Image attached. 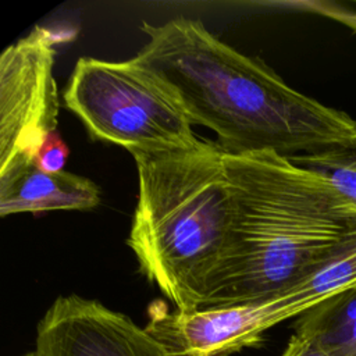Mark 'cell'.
I'll use <instances>...</instances> for the list:
<instances>
[{
	"instance_id": "9",
	"label": "cell",
	"mask_w": 356,
	"mask_h": 356,
	"mask_svg": "<svg viewBox=\"0 0 356 356\" xmlns=\"http://www.w3.org/2000/svg\"><path fill=\"white\" fill-rule=\"evenodd\" d=\"M295 334L310 339L328 356H356V286L299 316Z\"/></svg>"
},
{
	"instance_id": "2",
	"label": "cell",
	"mask_w": 356,
	"mask_h": 356,
	"mask_svg": "<svg viewBox=\"0 0 356 356\" xmlns=\"http://www.w3.org/2000/svg\"><path fill=\"white\" fill-rule=\"evenodd\" d=\"M227 163L231 248L202 309L275 298L356 236V204L320 172L268 150L227 153Z\"/></svg>"
},
{
	"instance_id": "11",
	"label": "cell",
	"mask_w": 356,
	"mask_h": 356,
	"mask_svg": "<svg viewBox=\"0 0 356 356\" xmlns=\"http://www.w3.org/2000/svg\"><path fill=\"white\" fill-rule=\"evenodd\" d=\"M70 149L60 136L58 131L51 132L40 146L33 164L43 172H60L64 171Z\"/></svg>"
},
{
	"instance_id": "8",
	"label": "cell",
	"mask_w": 356,
	"mask_h": 356,
	"mask_svg": "<svg viewBox=\"0 0 356 356\" xmlns=\"http://www.w3.org/2000/svg\"><path fill=\"white\" fill-rule=\"evenodd\" d=\"M97 184L70 171L43 172L35 164L0 175V216L88 210L100 203Z\"/></svg>"
},
{
	"instance_id": "12",
	"label": "cell",
	"mask_w": 356,
	"mask_h": 356,
	"mask_svg": "<svg viewBox=\"0 0 356 356\" xmlns=\"http://www.w3.org/2000/svg\"><path fill=\"white\" fill-rule=\"evenodd\" d=\"M281 356H328L310 339L295 334L291 337Z\"/></svg>"
},
{
	"instance_id": "1",
	"label": "cell",
	"mask_w": 356,
	"mask_h": 356,
	"mask_svg": "<svg viewBox=\"0 0 356 356\" xmlns=\"http://www.w3.org/2000/svg\"><path fill=\"white\" fill-rule=\"evenodd\" d=\"M147 40L131 58L175 97L191 122L211 129L227 153L286 157L356 143V120L291 88L268 65L177 17L142 24Z\"/></svg>"
},
{
	"instance_id": "10",
	"label": "cell",
	"mask_w": 356,
	"mask_h": 356,
	"mask_svg": "<svg viewBox=\"0 0 356 356\" xmlns=\"http://www.w3.org/2000/svg\"><path fill=\"white\" fill-rule=\"evenodd\" d=\"M289 159L324 175L346 199L356 204V143Z\"/></svg>"
},
{
	"instance_id": "5",
	"label": "cell",
	"mask_w": 356,
	"mask_h": 356,
	"mask_svg": "<svg viewBox=\"0 0 356 356\" xmlns=\"http://www.w3.org/2000/svg\"><path fill=\"white\" fill-rule=\"evenodd\" d=\"M56 40L36 26L0 56V175L33 164L58 124Z\"/></svg>"
},
{
	"instance_id": "7",
	"label": "cell",
	"mask_w": 356,
	"mask_h": 356,
	"mask_svg": "<svg viewBox=\"0 0 356 356\" xmlns=\"http://www.w3.org/2000/svg\"><path fill=\"white\" fill-rule=\"evenodd\" d=\"M282 321L274 298L193 312L170 310L165 302L154 300L147 307L146 330L178 356H231L257 345Z\"/></svg>"
},
{
	"instance_id": "6",
	"label": "cell",
	"mask_w": 356,
	"mask_h": 356,
	"mask_svg": "<svg viewBox=\"0 0 356 356\" xmlns=\"http://www.w3.org/2000/svg\"><path fill=\"white\" fill-rule=\"evenodd\" d=\"M35 349L42 356H178L127 314L75 293L46 310Z\"/></svg>"
},
{
	"instance_id": "4",
	"label": "cell",
	"mask_w": 356,
	"mask_h": 356,
	"mask_svg": "<svg viewBox=\"0 0 356 356\" xmlns=\"http://www.w3.org/2000/svg\"><path fill=\"white\" fill-rule=\"evenodd\" d=\"M63 100L93 139L131 154L188 150L203 140L165 86L131 58H78Z\"/></svg>"
},
{
	"instance_id": "3",
	"label": "cell",
	"mask_w": 356,
	"mask_h": 356,
	"mask_svg": "<svg viewBox=\"0 0 356 356\" xmlns=\"http://www.w3.org/2000/svg\"><path fill=\"white\" fill-rule=\"evenodd\" d=\"M138 200L127 243L139 271L181 312L200 310L231 248L235 193L214 140L134 153Z\"/></svg>"
},
{
	"instance_id": "13",
	"label": "cell",
	"mask_w": 356,
	"mask_h": 356,
	"mask_svg": "<svg viewBox=\"0 0 356 356\" xmlns=\"http://www.w3.org/2000/svg\"><path fill=\"white\" fill-rule=\"evenodd\" d=\"M21 356H42L36 349L35 350H31V352H28V353H24V355H21Z\"/></svg>"
}]
</instances>
